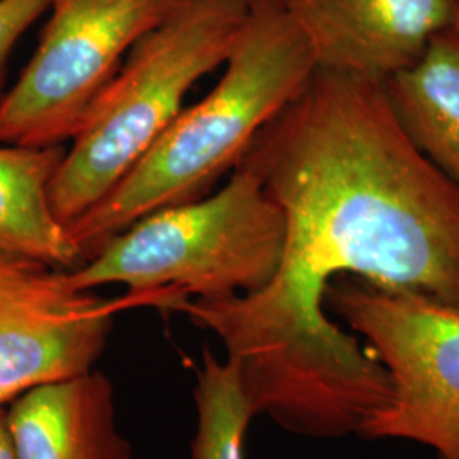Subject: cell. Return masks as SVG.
Segmentation results:
<instances>
[{
  "instance_id": "obj_1",
  "label": "cell",
  "mask_w": 459,
  "mask_h": 459,
  "mask_svg": "<svg viewBox=\"0 0 459 459\" xmlns=\"http://www.w3.org/2000/svg\"><path fill=\"white\" fill-rule=\"evenodd\" d=\"M276 201L286 244L250 295L186 299L250 411L308 437L359 434L392 396L386 368L325 315L337 278L459 307V187L413 147L383 83L316 68L242 160Z\"/></svg>"
},
{
  "instance_id": "obj_2",
  "label": "cell",
  "mask_w": 459,
  "mask_h": 459,
  "mask_svg": "<svg viewBox=\"0 0 459 459\" xmlns=\"http://www.w3.org/2000/svg\"><path fill=\"white\" fill-rule=\"evenodd\" d=\"M315 70L307 39L279 0H250L213 89L182 109L125 178L66 227L82 264L143 216L208 196Z\"/></svg>"
},
{
  "instance_id": "obj_3",
  "label": "cell",
  "mask_w": 459,
  "mask_h": 459,
  "mask_svg": "<svg viewBox=\"0 0 459 459\" xmlns=\"http://www.w3.org/2000/svg\"><path fill=\"white\" fill-rule=\"evenodd\" d=\"M286 220L259 178L238 165L213 195L143 216L72 271L74 288L125 284L138 307L250 295L278 273Z\"/></svg>"
},
{
  "instance_id": "obj_4",
  "label": "cell",
  "mask_w": 459,
  "mask_h": 459,
  "mask_svg": "<svg viewBox=\"0 0 459 459\" xmlns=\"http://www.w3.org/2000/svg\"><path fill=\"white\" fill-rule=\"evenodd\" d=\"M250 0H182L102 89L49 186L68 227L106 196L182 111L191 87L225 65Z\"/></svg>"
},
{
  "instance_id": "obj_5",
  "label": "cell",
  "mask_w": 459,
  "mask_h": 459,
  "mask_svg": "<svg viewBox=\"0 0 459 459\" xmlns=\"http://www.w3.org/2000/svg\"><path fill=\"white\" fill-rule=\"evenodd\" d=\"M325 303L392 379L388 403L359 434L424 444L437 459H459V307L347 278L328 284Z\"/></svg>"
},
{
  "instance_id": "obj_6",
  "label": "cell",
  "mask_w": 459,
  "mask_h": 459,
  "mask_svg": "<svg viewBox=\"0 0 459 459\" xmlns=\"http://www.w3.org/2000/svg\"><path fill=\"white\" fill-rule=\"evenodd\" d=\"M182 0H48L31 62L0 100V145L72 140L121 58Z\"/></svg>"
},
{
  "instance_id": "obj_7",
  "label": "cell",
  "mask_w": 459,
  "mask_h": 459,
  "mask_svg": "<svg viewBox=\"0 0 459 459\" xmlns=\"http://www.w3.org/2000/svg\"><path fill=\"white\" fill-rule=\"evenodd\" d=\"M138 307L74 288L65 269L0 247V409L36 386L79 377L102 356L115 315Z\"/></svg>"
},
{
  "instance_id": "obj_8",
  "label": "cell",
  "mask_w": 459,
  "mask_h": 459,
  "mask_svg": "<svg viewBox=\"0 0 459 459\" xmlns=\"http://www.w3.org/2000/svg\"><path fill=\"white\" fill-rule=\"evenodd\" d=\"M459 0H279L320 70L383 83L455 28Z\"/></svg>"
},
{
  "instance_id": "obj_9",
  "label": "cell",
  "mask_w": 459,
  "mask_h": 459,
  "mask_svg": "<svg viewBox=\"0 0 459 459\" xmlns=\"http://www.w3.org/2000/svg\"><path fill=\"white\" fill-rule=\"evenodd\" d=\"M7 422L17 459H133L113 383L96 369L21 394Z\"/></svg>"
},
{
  "instance_id": "obj_10",
  "label": "cell",
  "mask_w": 459,
  "mask_h": 459,
  "mask_svg": "<svg viewBox=\"0 0 459 459\" xmlns=\"http://www.w3.org/2000/svg\"><path fill=\"white\" fill-rule=\"evenodd\" d=\"M400 128L459 187V31L436 34L422 58L383 82Z\"/></svg>"
},
{
  "instance_id": "obj_11",
  "label": "cell",
  "mask_w": 459,
  "mask_h": 459,
  "mask_svg": "<svg viewBox=\"0 0 459 459\" xmlns=\"http://www.w3.org/2000/svg\"><path fill=\"white\" fill-rule=\"evenodd\" d=\"M65 153L64 145H0V247L72 271L82 257L49 203Z\"/></svg>"
},
{
  "instance_id": "obj_12",
  "label": "cell",
  "mask_w": 459,
  "mask_h": 459,
  "mask_svg": "<svg viewBox=\"0 0 459 459\" xmlns=\"http://www.w3.org/2000/svg\"><path fill=\"white\" fill-rule=\"evenodd\" d=\"M195 400L196 436L191 444L193 459H244V439L254 419L242 390L237 368L218 361L210 349L203 352Z\"/></svg>"
},
{
  "instance_id": "obj_13",
  "label": "cell",
  "mask_w": 459,
  "mask_h": 459,
  "mask_svg": "<svg viewBox=\"0 0 459 459\" xmlns=\"http://www.w3.org/2000/svg\"><path fill=\"white\" fill-rule=\"evenodd\" d=\"M48 11V0H0V100L5 68L19 38Z\"/></svg>"
},
{
  "instance_id": "obj_14",
  "label": "cell",
  "mask_w": 459,
  "mask_h": 459,
  "mask_svg": "<svg viewBox=\"0 0 459 459\" xmlns=\"http://www.w3.org/2000/svg\"><path fill=\"white\" fill-rule=\"evenodd\" d=\"M0 459H17L7 422V411L4 409H0Z\"/></svg>"
},
{
  "instance_id": "obj_15",
  "label": "cell",
  "mask_w": 459,
  "mask_h": 459,
  "mask_svg": "<svg viewBox=\"0 0 459 459\" xmlns=\"http://www.w3.org/2000/svg\"><path fill=\"white\" fill-rule=\"evenodd\" d=\"M455 28L459 31V2H458V13H456V22H455Z\"/></svg>"
}]
</instances>
